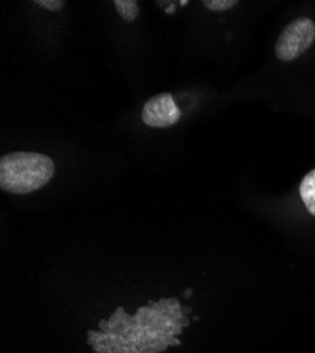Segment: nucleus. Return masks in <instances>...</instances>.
Segmentation results:
<instances>
[{"label":"nucleus","instance_id":"1","mask_svg":"<svg viewBox=\"0 0 315 353\" xmlns=\"http://www.w3.org/2000/svg\"><path fill=\"white\" fill-rule=\"evenodd\" d=\"M54 172V161L41 153H10L0 159V188L9 194H32L47 185Z\"/></svg>","mask_w":315,"mask_h":353},{"label":"nucleus","instance_id":"2","mask_svg":"<svg viewBox=\"0 0 315 353\" xmlns=\"http://www.w3.org/2000/svg\"><path fill=\"white\" fill-rule=\"evenodd\" d=\"M315 40V24L309 17L293 20L277 39L274 52L280 61H294Z\"/></svg>","mask_w":315,"mask_h":353},{"label":"nucleus","instance_id":"3","mask_svg":"<svg viewBox=\"0 0 315 353\" xmlns=\"http://www.w3.org/2000/svg\"><path fill=\"white\" fill-rule=\"evenodd\" d=\"M181 117V112L176 105L173 95L165 92L150 98L143 106L141 119L145 125L154 129H165L174 126Z\"/></svg>","mask_w":315,"mask_h":353},{"label":"nucleus","instance_id":"4","mask_svg":"<svg viewBox=\"0 0 315 353\" xmlns=\"http://www.w3.org/2000/svg\"><path fill=\"white\" fill-rule=\"evenodd\" d=\"M300 195L305 208L315 216V170L309 171L300 184Z\"/></svg>","mask_w":315,"mask_h":353},{"label":"nucleus","instance_id":"5","mask_svg":"<svg viewBox=\"0 0 315 353\" xmlns=\"http://www.w3.org/2000/svg\"><path fill=\"white\" fill-rule=\"evenodd\" d=\"M113 5L116 6L119 14L126 21H134L140 13L139 3L136 0H114Z\"/></svg>","mask_w":315,"mask_h":353},{"label":"nucleus","instance_id":"6","mask_svg":"<svg viewBox=\"0 0 315 353\" xmlns=\"http://www.w3.org/2000/svg\"><path fill=\"white\" fill-rule=\"evenodd\" d=\"M203 5L214 12H226L238 5L236 0H204Z\"/></svg>","mask_w":315,"mask_h":353},{"label":"nucleus","instance_id":"7","mask_svg":"<svg viewBox=\"0 0 315 353\" xmlns=\"http://www.w3.org/2000/svg\"><path fill=\"white\" fill-rule=\"evenodd\" d=\"M36 5H40L41 8L50 10V12H60L64 8L63 0H36Z\"/></svg>","mask_w":315,"mask_h":353}]
</instances>
